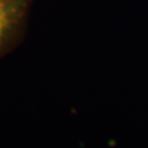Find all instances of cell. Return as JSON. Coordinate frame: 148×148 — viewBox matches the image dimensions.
I'll list each match as a JSON object with an SVG mask.
<instances>
[{"instance_id": "obj_1", "label": "cell", "mask_w": 148, "mask_h": 148, "mask_svg": "<svg viewBox=\"0 0 148 148\" xmlns=\"http://www.w3.org/2000/svg\"><path fill=\"white\" fill-rule=\"evenodd\" d=\"M32 0H0V58L21 41Z\"/></svg>"}]
</instances>
